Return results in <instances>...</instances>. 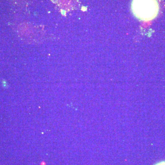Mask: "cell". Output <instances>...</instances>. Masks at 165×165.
<instances>
[{
    "label": "cell",
    "mask_w": 165,
    "mask_h": 165,
    "mask_svg": "<svg viewBox=\"0 0 165 165\" xmlns=\"http://www.w3.org/2000/svg\"><path fill=\"white\" fill-rule=\"evenodd\" d=\"M131 9L137 19L150 21L158 15L159 5L157 0H132Z\"/></svg>",
    "instance_id": "6da1fadb"
},
{
    "label": "cell",
    "mask_w": 165,
    "mask_h": 165,
    "mask_svg": "<svg viewBox=\"0 0 165 165\" xmlns=\"http://www.w3.org/2000/svg\"><path fill=\"white\" fill-rule=\"evenodd\" d=\"M57 5L63 10L69 11L73 9L76 3L77 0H56Z\"/></svg>",
    "instance_id": "7a4b0ae2"
},
{
    "label": "cell",
    "mask_w": 165,
    "mask_h": 165,
    "mask_svg": "<svg viewBox=\"0 0 165 165\" xmlns=\"http://www.w3.org/2000/svg\"><path fill=\"white\" fill-rule=\"evenodd\" d=\"M154 165H165V161H162L156 163Z\"/></svg>",
    "instance_id": "3957f363"
}]
</instances>
